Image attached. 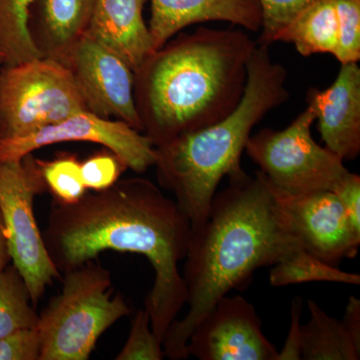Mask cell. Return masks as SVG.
Wrapping results in <instances>:
<instances>
[{
	"label": "cell",
	"mask_w": 360,
	"mask_h": 360,
	"mask_svg": "<svg viewBox=\"0 0 360 360\" xmlns=\"http://www.w3.org/2000/svg\"><path fill=\"white\" fill-rule=\"evenodd\" d=\"M302 300L295 297L291 302L290 331L276 360L302 359Z\"/></svg>",
	"instance_id": "f1b7e54d"
},
{
	"label": "cell",
	"mask_w": 360,
	"mask_h": 360,
	"mask_svg": "<svg viewBox=\"0 0 360 360\" xmlns=\"http://www.w3.org/2000/svg\"><path fill=\"white\" fill-rule=\"evenodd\" d=\"M162 342L151 329L146 309L139 310L132 321L129 338L115 360H161L165 359Z\"/></svg>",
	"instance_id": "603a6c76"
},
{
	"label": "cell",
	"mask_w": 360,
	"mask_h": 360,
	"mask_svg": "<svg viewBox=\"0 0 360 360\" xmlns=\"http://www.w3.org/2000/svg\"><path fill=\"white\" fill-rule=\"evenodd\" d=\"M288 70L272 60L269 45L258 44L248 65V80L236 110L220 122L155 148L156 172L163 188L175 196L191 229L205 222L217 187L225 176H243L240 158L253 127L290 98Z\"/></svg>",
	"instance_id": "277c9868"
},
{
	"label": "cell",
	"mask_w": 360,
	"mask_h": 360,
	"mask_svg": "<svg viewBox=\"0 0 360 360\" xmlns=\"http://www.w3.org/2000/svg\"><path fill=\"white\" fill-rule=\"evenodd\" d=\"M307 105L326 148L341 160H355L360 153V68L356 63L341 65L338 77L326 90L310 89Z\"/></svg>",
	"instance_id": "4fadbf2b"
},
{
	"label": "cell",
	"mask_w": 360,
	"mask_h": 360,
	"mask_svg": "<svg viewBox=\"0 0 360 360\" xmlns=\"http://www.w3.org/2000/svg\"><path fill=\"white\" fill-rule=\"evenodd\" d=\"M257 44L243 30L200 27L143 61L134 72V101L142 132L155 148L236 110Z\"/></svg>",
	"instance_id": "3957f363"
},
{
	"label": "cell",
	"mask_w": 360,
	"mask_h": 360,
	"mask_svg": "<svg viewBox=\"0 0 360 360\" xmlns=\"http://www.w3.org/2000/svg\"><path fill=\"white\" fill-rule=\"evenodd\" d=\"M35 0H0V56L4 65H15L42 58L28 28Z\"/></svg>",
	"instance_id": "d6986e66"
},
{
	"label": "cell",
	"mask_w": 360,
	"mask_h": 360,
	"mask_svg": "<svg viewBox=\"0 0 360 360\" xmlns=\"http://www.w3.org/2000/svg\"><path fill=\"white\" fill-rule=\"evenodd\" d=\"M186 352L200 360H276L278 354L252 303L241 295L220 298L193 329Z\"/></svg>",
	"instance_id": "8fae6325"
},
{
	"label": "cell",
	"mask_w": 360,
	"mask_h": 360,
	"mask_svg": "<svg viewBox=\"0 0 360 360\" xmlns=\"http://www.w3.org/2000/svg\"><path fill=\"white\" fill-rule=\"evenodd\" d=\"M66 66L75 78L87 110L103 118L113 116L142 132L134 101V72L120 56L85 34Z\"/></svg>",
	"instance_id": "7c38bea8"
},
{
	"label": "cell",
	"mask_w": 360,
	"mask_h": 360,
	"mask_svg": "<svg viewBox=\"0 0 360 360\" xmlns=\"http://www.w3.org/2000/svg\"><path fill=\"white\" fill-rule=\"evenodd\" d=\"M96 0H35L28 28L42 58L66 65L75 45L86 34Z\"/></svg>",
	"instance_id": "2e32d148"
},
{
	"label": "cell",
	"mask_w": 360,
	"mask_h": 360,
	"mask_svg": "<svg viewBox=\"0 0 360 360\" xmlns=\"http://www.w3.org/2000/svg\"><path fill=\"white\" fill-rule=\"evenodd\" d=\"M314 281L359 285L360 276L326 264L310 255L304 248L295 251L277 262L269 272V283L276 288Z\"/></svg>",
	"instance_id": "ffe728a7"
},
{
	"label": "cell",
	"mask_w": 360,
	"mask_h": 360,
	"mask_svg": "<svg viewBox=\"0 0 360 360\" xmlns=\"http://www.w3.org/2000/svg\"><path fill=\"white\" fill-rule=\"evenodd\" d=\"M226 21L259 32L262 9L259 0H151L149 32L155 51L177 32L194 23Z\"/></svg>",
	"instance_id": "5bb4252c"
},
{
	"label": "cell",
	"mask_w": 360,
	"mask_h": 360,
	"mask_svg": "<svg viewBox=\"0 0 360 360\" xmlns=\"http://www.w3.org/2000/svg\"><path fill=\"white\" fill-rule=\"evenodd\" d=\"M46 188L53 201L61 205H72L86 194L82 175V162L77 155L65 153L54 160H37Z\"/></svg>",
	"instance_id": "7402d4cb"
},
{
	"label": "cell",
	"mask_w": 360,
	"mask_h": 360,
	"mask_svg": "<svg viewBox=\"0 0 360 360\" xmlns=\"http://www.w3.org/2000/svg\"><path fill=\"white\" fill-rule=\"evenodd\" d=\"M315 118L307 105L285 129H264L250 135L245 150L274 188L291 193L335 191L352 174L340 156L314 141Z\"/></svg>",
	"instance_id": "52a82bcc"
},
{
	"label": "cell",
	"mask_w": 360,
	"mask_h": 360,
	"mask_svg": "<svg viewBox=\"0 0 360 360\" xmlns=\"http://www.w3.org/2000/svg\"><path fill=\"white\" fill-rule=\"evenodd\" d=\"M111 286L110 272L94 260L65 272L63 290L39 314V360L89 359L101 336L131 314Z\"/></svg>",
	"instance_id": "5b68a950"
},
{
	"label": "cell",
	"mask_w": 360,
	"mask_h": 360,
	"mask_svg": "<svg viewBox=\"0 0 360 360\" xmlns=\"http://www.w3.org/2000/svg\"><path fill=\"white\" fill-rule=\"evenodd\" d=\"M123 168L124 163L110 150L96 153L82 162V180L86 189L103 191L120 179Z\"/></svg>",
	"instance_id": "484cf974"
},
{
	"label": "cell",
	"mask_w": 360,
	"mask_h": 360,
	"mask_svg": "<svg viewBox=\"0 0 360 360\" xmlns=\"http://www.w3.org/2000/svg\"><path fill=\"white\" fill-rule=\"evenodd\" d=\"M262 26L258 44H274L277 33L316 0H259Z\"/></svg>",
	"instance_id": "d4e9b609"
},
{
	"label": "cell",
	"mask_w": 360,
	"mask_h": 360,
	"mask_svg": "<svg viewBox=\"0 0 360 360\" xmlns=\"http://www.w3.org/2000/svg\"><path fill=\"white\" fill-rule=\"evenodd\" d=\"M270 187L291 231L307 252L333 266L345 258L356 257L360 234L354 231L333 191L291 193Z\"/></svg>",
	"instance_id": "30bf717a"
},
{
	"label": "cell",
	"mask_w": 360,
	"mask_h": 360,
	"mask_svg": "<svg viewBox=\"0 0 360 360\" xmlns=\"http://www.w3.org/2000/svg\"><path fill=\"white\" fill-rule=\"evenodd\" d=\"M300 248L262 172L229 179V186L215 193L205 222L191 229L182 274L188 311L168 328L165 356L188 359L189 336L220 298L245 288L255 270Z\"/></svg>",
	"instance_id": "7a4b0ae2"
},
{
	"label": "cell",
	"mask_w": 360,
	"mask_h": 360,
	"mask_svg": "<svg viewBox=\"0 0 360 360\" xmlns=\"http://www.w3.org/2000/svg\"><path fill=\"white\" fill-rule=\"evenodd\" d=\"M4 58H2L1 56H0V68H1V66L4 65Z\"/></svg>",
	"instance_id": "1f68e13d"
},
{
	"label": "cell",
	"mask_w": 360,
	"mask_h": 360,
	"mask_svg": "<svg viewBox=\"0 0 360 360\" xmlns=\"http://www.w3.org/2000/svg\"><path fill=\"white\" fill-rule=\"evenodd\" d=\"M84 110L86 104L72 72L56 59L39 58L0 68V141Z\"/></svg>",
	"instance_id": "8992f818"
},
{
	"label": "cell",
	"mask_w": 360,
	"mask_h": 360,
	"mask_svg": "<svg viewBox=\"0 0 360 360\" xmlns=\"http://www.w3.org/2000/svg\"><path fill=\"white\" fill-rule=\"evenodd\" d=\"M11 262L9 255L8 246H7L6 229H4V219L0 212V270L6 269Z\"/></svg>",
	"instance_id": "4dcf8cb0"
},
{
	"label": "cell",
	"mask_w": 360,
	"mask_h": 360,
	"mask_svg": "<svg viewBox=\"0 0 360 360\" xmlns=\"http://www.w3.org/2000/svg\"><path fill=\"white\" fill-rule=\"evenodd\" d=\"M37 158L0 160V212L11 262L37 307L47 286L60 278L34 214V200L46 191Z\"/></svg>",
	"instance_id": "ba28073f"
},
{
	"label": "cell",
	"mask_w": 360,
	"mask_h": 360,
	"mask_svg": "<svg viewBox=\"0 0 360 360\" xmlns=\"http://www.w3.org/2000/svg\"><path fill=\"white\" fill-rule=\"evenodd\" d=\"M342 321L354 340L360 345V300L354 296H350L348 300Z\"/></svg>",
	"instance_id": "f546056e"
},
{
	"label": "cell",
	"mask_w": 360,
	"mask_h": 360,
	"mask_svg": "<svg viewBox=\"0 0 360 360\" xmlns=\"http://www.w3.org/2000/svg\"><path fill=\"white\" fill-rule=\"evenodd\" d=\"M39 328H22L0 338V360H39Z\"/></svg>",
	"instance_id": "4316f807"
},
{
	"label": "cell",
	"mask_w": 360,
	"mask_h": 360,
	"mask_svg": "<svg viewBox=\"0 0 360 360\" xmlns=\"http://www.w3.org/2000/svg\"><path fill=\"white\" fill-rule=\"evenodd\" d=\"M39 314L30 290L13 264L0 270V338L22 328H35Z\"/></svg>",
	"instance_id": "44dd1931"
},
{
	"label": "cell",
	"mask_w": 360,
	"mask_h": 360,
	"mask_svg": "<svg viewBox=\"0 0 360 360\" xmlns=\"http://www.w3.org/2000/svg\"><path fill=\"white\" fill-rule=\"evenodd\" d=\"M295 45L298 53L335 56L338 44L336 0H316L293 18L274 37V42Z\"/></svg>",
	"instance_id": "e0dca14e"
},
{
	"label": "cell",
	"mask_w": 360,
	"mask_h": 360,
	"mask_svg": "<svg viewBox=\"0 0 360 360\" xmlns=\"http://www.w3.org/2000/svg\"><path fill=\"white\" fill-rule=\"evenodd\" d=\"M307 307L310 317L302 326V359H360V345L343 321L326 314L314 300H309Z\"/></svg>",
	"instance_id": "ac0fdd59"
},
{
	"label": "cell",
	"mask_w": 360,
	"mask_h": 360,
	"mask_svg": "<svg viewBox=\"0 0 360 360\" xmlns=\"http://www.w3.org/2000/svg\"><path fill=\"white\" fill-rule=\"evenodd\" d=\"M340 198L350 224L360 234V176L350 174L342 184L333 191Z\"/></svg>",
	"instance_id": "83f0119b"
},
{
	"label": "cell",
	"mask_w": 360,
	"mask_h": 360,
	"mask_svg": "<svg viewBox=\"0 0 360 360\" xmlns=\"http://www.w3.org/2000/svg\"><path fill=\"white\" fill-rule=\"evenodd\" d=\"M70 141L101 144L137 174L155 167V148L146 134L120 120L113 122L87 110L25 136L0 141V160H20L37 149Z\"/></svg>",
	"instance_id": "9c48e42d"
},
{
	"label": "cell",
	"mask_w": 360,
	"mask_h": 360,
	"mask_svg": "<svg viewBox=\"0 0 360 360\" xmlns=\"http://www.w3.org/2000/svg\"><path fill=\"white\" fill-rule=\"evenodd\" d=\"M188 217L150 180L118 179L72 205L53 201L42 233L59 271L77 269L104 251L136 253L155 271L146 300L151 329L162 342L168 328L186 305L187 290L179 272L191 239Z\"/></svg>",
	"instance_id": "6da1fadb"
},
{
	"label": "cell",
	"mask_w": 360,
	"mask_h": 360,
	"mask_svg": "<svg viewBox=\"0 0 360 360\" xmlns=\"http://www.w3.org/2000/svg\"><path fill=\"white\" fill-rule=\"evenodd\" d=\"M338 44L335 58L340 65L360 59V0H336Z\"/></svg>",
	"instance_id": "cb8c5ba5"
},
{
	"label": "cell",
	"mask_w": 360,
	"mask_h": 360,
	"mask_svg": "<svg viewBox=\"0 0 360 360\" xmlns=\"http://www.w3.org/2000/svg\"><path fill=\"white\" fill-rule=\"evenodd\" d=\"M146 0H96L86 34L127 63L135 72L155 51L144 22Z\"/></svg>",
	"instance_id": "9a60e30c"
}]
</instances>
